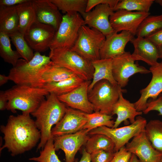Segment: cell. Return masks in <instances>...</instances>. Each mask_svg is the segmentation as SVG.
Masks as SVG:
<instances>
[{
    "label": "cell",
    "mask_w": 162,
    "mask_h": 162,
    "mask_svg": "<svg viewBox=\"0 0 162 162\" xmlns=\"http://www.w3.org/2000/svg\"><path fill=\"white\" fill-rule=\"evenodd\" d=\"M0 130L4 141L0 152L6 148L13 156L31 150L41 138L40 131L28 114L10 116L6 124L1 126Z\"/></svg>",
    "instance_id": "cell-1"
},
{
    "label": "cell",
    "mask_w": 162,
    "mask_h": 162,
    "mask_svg": "<svg viewBox=\"0 0 162 162\" xmlns=\"http://www.w3.org/2000/svg\"><path fill=\"white\" fill-rule=\"evenodd\" d=\"M46 97V99L43 100L31 114L35 118V124L41 133L37 150L43 149L47 141L53 137L51 134L52 127L61 120L67 108L55 94L50 93Z\"/></svg>",
    "instance_id": "cell-2"
},
{
    "label": "cell",
    "mask_w": 162,
    "mask_h": 162,
    "mask_svg": "<svg viewBox=\"0 0 162 162\" xmlns=\"http://www.w3.org/2000/svg\"><path fill=\"white\" fill-rule=\"evenodd\" d=\"M5 92L8 99L6 110L13 113L19 110L28 114L34 112L50 94L44 88L26 85H16Z\"/></svg>",
    "instance_id": "cell-3"
},
{
    "label": "cell",
    "mask_w": 162,
    "mask_h": 162,
    "mask_svg": "<svg viewBox=\"0 0 162 162\" xmlns=\"http://www.w3.org/2000/svg\"><path fill=\"white\" fill-rule=\"evenodd\" d=\"M49 56L55 64L72 71L85 81L92 80L94 70L91 62L71 49L50 50Z\"/></svg>",
    "instance_id": "cell-4"
},
{
    "label": "cell",
    "mask_w": 162,
    "mask_h": 162,
    "mask_svg": "<svg viewBox=\"0 0 162 162\" xmlns=\"http://www.w3.org/2000/svg\"><path fill=\"white\" fill-rule=\"evenodd\" d=\"M121 91L126 92V90L106 80L97 82L88 94V100L93 106L94 111L112 115L113 107L119 98Z\"/></svg>",
    "instance_id": "cell-5"
},
{
    "label": "cell",
    "mask_w": 162,
    "mask_h": 162,
    "mask_svg": "<svg viewBox=\"0 0 162 162\" xmlns=\"http://www.w3.org/2000/svg\"><path fill=\"white\" fill-rule=\"evenodd\" d=\"M106 38L98 30L83 25L80 28L76 41L70 49L91 62L100 59V50Z\"/></svg>",
    "instance_id": "cell-6"
},
{
    "label": "cell",
    "mask_w": 162,
    "mask_h": 162,
    "mask_svg": "<svg viewBox=\"0 0 162 162\" xmlns=\"http://www.w3.org/2000/svg\"><path fill=\"white\" fill-rule=\"evenodd\" d=\"M50 57L35 52L33 58L27 62L20 59L10 70L8 76L9 80L16 85H26L33 87L35 78L39 70L49 63Z\"/></svg>",
    "instance_id": "cell-7"
},
{
    "label": "cell",
    "mask_w": 162,
    "mask_h": 162,
    "mask_svg": "<svg viewBox=\"0 0 162 162\" xmlns=\"http://www.w3.org/2000/svg\"><path fill=\"white\" fill-rule=\"evenodd\" d=\"M83 25V19L79 13L71 15L65 14L63 15L50 46V50L71 49L76 41L80 28Z\"/></svg>",
    "instance_id": "cell-8"
},
{
    "label": "cell",
    "mask_w": 162,
    "mask_h": 162,
    "mask_svg": "<svg viewBox=\"0 0 162 162\" xmlns=\"http://www.w3.org/2000/svg\"><path fill=\"white\" fill-rule=\"evenodd\" d=\"M147 123L146 120L139 116L129 125L117 128L102 126L90 131L88 134H102L107 136L114 143V151L116 152L125 146L132 138L144 131Z\"/></svg>",
    "instance_id": "cell-9"
},
{
    "label": "cell",
    "mask_w": 162,
    "mask_h": 162,
    "mask_svg": "<svg viewBox=\"0 0 162 162\" xmlns=\"http://www.w3.org/2000/svg\"><path fill=\"white\" fill-rule=\"evenodd\" d=\"M135 60L129 52L112 59V74L114 79L122 88L126 86L129 78L138 73L147 74L150 73L149 70L140 65Z\"/></svg>",
    "instance_id": "cell-10"
},
{
    "label": "cell",
    "mask_w": 162,
    "mask_h": 162,
    "mask_svg": "<svg viewBox=\"0 0 162 162\" xmlns=\"http://www.w3.org/2000/svg\"><path fill=\"white\" fill-rule=\"evenodd\" d=\"M56 31L52 26L36 20L24 35L30 47L35 52H43L49 48Z\"/></svg>",
    "instance_id": "cell-11"
},
{
    "label": "cell",
    "mask_w": 162,
    "mask_h": 162,
    "mask_svg": "<svg viewBox=\"0 0 162 162\" xmlns=\"http://www.w3.org/2000/svg\"><path fill=\"white\" fill-rule=\"evenodd\" d=\"M150 14L149 12L120 10L114 11L110 17L109 20L115 32L126 31L135 36L141 23Z\"/></svg>",
    "instance_id": "cell-12"
},
{
    "label": "cell",
    "mask_w": 162,
    "mask_h": 162,
    "mask_svg": "<svg viewBox=\"0 0 162 162\" xmlns=\"http://www.w3.org/2000/svg\"><path fill=\"white\" fill-rule=\"evenodd\" d=\"M114 12L113 9L108 5H98L82 15L84 25L98 30L106 38L108 37L115 32L109 20Z\"/></svg>",
    "instance_id": "cell-13"
},
{
    "label": "cell",
    "mask_w": 162,
    "mask_h": 162,
    "mask_svg": "<svg viewBox=\"0 0 162 162\" xmlns=\"http://www.w3.org/2000/svg\"><path fill=\"white\" fill-rule=\"evenodd\" d=\"M88 134L86 130L83 129L74 133L53 137L55 150L63 151L65 162H74L77 152L89 138Z\"/></svg>",
    "instance_id": "cell-14"
},
{
    "label": "cell",
    "mask_w": 162,
    "mask_h": 162,
    "mask_svg": "<svg viewBox=\"0 0 162 162\" xmlns=\"http://www.w3.org/2000/svg\"><path fill=\"white\" fill-rule=\"evenodd\" d=\"M135 155L139 162H160L162 153L155 149L147 137L145 130L134 136L125 146Z\"/></svg>",
    "instance_id": "cell-15"
},
{
    "label": "cell",
    "mask_w": 162,
    "mask_h": 162,
    "mask_svg": "<svg viewBox=\"0 0 162 162\" xmlns=\"http://www.w3.org/2000/svg\"><path fill=\"white\" fill-rule=\"evenodd\" d=\"M87 113L68 107L61 120L52 128L53 137L75 133L83 129L86 124Z\"/></svg>",
    "instance_id": "cell-16"
},
{
    "label": "cell",
    "mask_w": 162,
    "mask_h": 162,
    "mask_svg": "<svg viewBox=\"0 0 162 162\" xmlns=\"http://www.w3.org/2000/svg\"><path fill=\"white\" fill-rule=\"evenodd\" d=\"M149 70L152 74L151 80L146 87L140 90V98L133 103L139 112H143L146 109L149 98L156 99L162 92V62L151 66Z\"/></svg>",
    "instance_id": "cell-17"
},
{
    "label": "cell",
    "mask_w": 162,
    "mask_h": 162,
    "mask_svg": "<svg viewBox=\"0 0 162 162\" xmlns=\"http://www.w3.org/2000/svg\"><path fill=\"white\" fill-rule=\"evenodd\" d=\"M91 82L85 81L71 92L58 96V99L69 107L87 114L93 112L94 107L88 97V87Z\"/></svg>",
    "instance_id": "cell-18"
},
{
    "label": "cell",
    "mask_w": 162,
    "mask_h": 162,
    "mask_svg": "<svg viewBox=\"0 0 162 162\" xmlns=\"http://www.w3.org/2000/svg\"><path fill=\"white\" fill-rule=\"evenodd\" d=\"M130 32H116L107 37L100 51V59H112L124 53L127 44L134 37Z\"/></svg>",
    "instance_id": "cell-19"
},
{
    "label": "cell",
    "mask_w": 162,
    "mask_h": 162,
    "mask_svg": "<svg viewBox=\"0 0 162 162\" xmlns=\"http://www.w3.org/2000/svg\"><path fill=\"white\" fill-rule=\"evenodd\" d=\"M32 3L36 20L52 26L56 31L63 17L57 7L50 0H32Z\"/></svg>",
    "instance_id": "cell-20"
},
{
    "label": "cell",
    "mask_w": 162,
    "mask_h": 162,
    "mask_svg": "<svg viewBox=\"0 0 162 162\" xmlns=\"http://www.w3.org/2000/svg\"><path fill=\"white\" fill-rule=\"evenodd\" d=\"M76 75L72 71L58 65L51 61L39 70L33 87L43 88L46 84L59 82Z\"/></svg>",
    "instance_id": "cell-21"
},
{
    "label": "cell",
    "mask_w": 162,
    "mask_h": 162,
    "mask_svg": "<svg viewBox=\"0 0 162 162\" xmlns=\"http://www.w3.org/2000/svg\"><path fill=\"white\" fill-rule=\"evenodd\" d=\"M134 50L131 56L135 61L141 60L151 66L156 64L159 58L158 47L146 38L134 37L130 41Z\"/></svg>",
    "instance_id": "cell-22"
},
{
    "label": "cell",
    "mask_w": 162,
    "mask_h": 162,
    "mask_svg": "<svg viewBox=\"0 0 162 162\" xmlns=\"http://www.w3.org/2000/svg\"><path fill=\"white\" fill-rule=\"evenodd\" d=\"M119 92V98L113 106L111 115H116L117 117L113 128H117L123 122L128 119L132 124L135 121L137 116L141 115L142 112L138 111L135 108L133 103L124 98L123 93Z\"/></svg>",
    "instance_id": "cell-23"
},
{
    "label": "cell",
    "mask_w": 162,
    "mask_h": 162,
    "mask_svg": "<svg viewBox=\"0 0 162 162\" xmlns=\"http://www.w3.org/2000/svg\"><path fill=\"white\" fill-rule=\"evenodd\" d=\"M91 63L94 71L88 92L97 82L102 80H108L115 85H118L112 74V59H100L91 62Z\"/></svg>",
    "instance_id": "cell-24"
},
{
    "label": "cell",
    "mask_w": 162,
    "mask_h": 162,
    "mask_svg": "<svg viewBox=\"0 0 162 162\" xmlns=\"http://www.w3.org/2000/svg\"><path fill=\"white\" fill-rule=\"evenodd\" d=\"M19 18L15 6H0V32L8 35L18 30Z\"/></svg>",
    "instance_id": "cell-25"
},
{
    "label": "cell",
    "mask_w": 162,
    "mask_h": 162,
    "mask_svg": "<svg viewBox=\"0 0 162 162\" xmlns=\"http://www.w3.org/2000/svg\"><path fill=\"white\" fill-rule=\"evenodd\" d=\"M85 81L76 75L59 82L46 84L43 88L46 89L49 93H53L58 96L71 92Z\"/></svg>",
    "instance_id": "cell-26"
},
{
    "label": "cell",
    "mask_w": 162,
    "mask_h": 162,
    "mask_svg": "<svg viewBox=\"0 0 162 162\" xmlns=\"http://www.w3.org/2000/svg\"><path fill=\"white\" fill-rule=\"evenodd\" d=\"M19 18L18 31L25 35L32 24L36 21L32 0L16 6Z\"/></svg>",
    "instance_id": "cell-27"
},
{
    "label": "cell",
    "mask_w": 162,
    "mask_h": 162,
    "mask_svg": "<svg viewBox=\"0 0 162 162\" xmlns=\"http://www.w3.org/2000/svg\"><path fill=\"white\" fill-rule=\"evenodd\" d=\"M89 137L86 143V150L90 154L98 150L114 151L115 144L106 135L95 134Z\"/></svg>",
    "instance_id": "cell-28"
},
{
    "label": "cell",
    "mask_w": 162,
    "mask_h": 162,
    "mask_svg": "<svg viewBox=\"0 0 162 162\" xmlns=\"http://www.w3.org/2000/svg\"><path fill=\"white\" fill-rule=\"evenodd\" d=\"M145 132L154 148L162 152V121L150 120L146 126Z\"/></svg>",
    "instance_id": "cell-29"
},
{
    "label": "cell",
    "mask_w": 162,
    "mask_h": 162,
    "mask_svg": "<svg viewBox=\"0 0 162 162\" xmlns=\"http://www.w3.org/2000/svg\"><path fill=\"white\" fill-rule=\"evenodd\" d=\"M162 29V14L148 16L142 22L136 35L137 37L146 38Z\"/></svg>",
    "instance_id": "cell-30"
},
{
    "label": "cell",
    "mask_w": 162,
    "mask_h": 162,
    "mask_svg": "<svg viewBox=\"0 0 162 162\" xmlns=\"http://www.w3.org/2000/svg\"><path fill=\"white\" fill-rule=\"evenodd\" d=\"M9 35L0 32V55L4 61L12 65L16 64L18 61L21 58L18 52L12 50Z\"/></svg>",
    "instance_id": "cell-31"
},
{
    "label": "cell",
    "mask_w": 162,
    "mask_h": 162,
    "mask_svg": "<svg viewBox=\"0 0 162 162\" xmlns=\"http://www.w3.org/2000/svg\"><path fill=\"white\" fill-rule=\"evenodd\" d=\"M87 121L83 129L88 133L96 128L102 126L113 128L114 124L112 120V116L107 115L100 112H94L86 114Z\"/></svg>",
    "instance_id": "cell-32"
},
{
    "label": "cell",
    "mask_w": 162,
    "mask_h": 162,
    "mask_svg": "<svg viewBox=\"0 0 162 162\" xmlns=\"http://www.w3.org/2000/svg\"><path fill=\"white\" fill-rule=\"evenodd\" d=\"M88 0H50L63 13L69 15L79 13L82 16L85 13Z\"/></svg>",
    "instance_id": "cell-33"
},
{
    "label": "cell",
    "mask_w": 162,
    "mask_h": 162,
    "mask_svg": "<svg viewBox=\"0 0 162 162\" xmlns=\"http://www.w3.org/2000/svg\"><path fill=\"white\" fill-rule=\"evenodd\" d=\"M8 35L21 58L27 62L30 61L33 57L34 53L26 41L24 35L18 30Z\"/></svg>",
    "instance_id": "cell-34"
},
{
    "label": "cell",
    "mask_w": 162,
    "mask_h": 162,
    "mask_svg": "<svg viewBox=\"0 0 162 162\" xmlns=\"http://www.w3.org/2000/svg\"><path fill=\"white\" fill-rule=\"evenodd\" d=\"M154 0H120L113 9L114 11L124 10L129 11L148 13Z\"/></svg>",
    "instance_id": "cell-35"
},
{
    "label": "cell",
    "mask_w": 162,
    "mask_h": 162,
    "mask_svg": "<svg viewBox=\"0 0 162 162\" xmlns=\"http://www.w3.org/2000/svg\"><path fill=\"white\" fill-rule=\"evenodd\" d=\"M54 139L52 137L47 141L44 148L40 152L39 156L29 158L30 160L37 162H62L55 152Z\"/></svg>",
    "instance_id": "cell-36"
},
{
    "label": "cell",
    "mask_w": 162,
    "mask_h": 162,
    "mask_svg": "<svg viewBox=\"0 0 162 162\" xmlns=\"http://www.w3.org/2000/svg\"><path fill=\"white\" fill-rule=\"evenodd\" d=\"M115 152L100 150L90 154L91 162H110L113 158Z\"/></svg>",
    "instance_id": "cell-37"
},
{
    "label": "cell",
    "mask_w": 162,
    "mask_h": 162,
    "mask_svg": "<svg viewBox=\"0 0 162 162\" xmlns=\"http://www.w3.org/2000/svg\"><path fill=\"white\" fill-rule=\"evenodd\" d=\"M152 111L158 112V115L162 116V97L160 95L155 99H150L147 102L146 109L143 111L145 114H147Z\"/></svg>",
    "instance_id": "cell-38"
},
{
    "label": "cell",
    "mask_w": 162,
    "mask_h": 162,
    "mask_svg": "<svg viewBox=\"0 0 162 162\" xmlns=\"http://www.w3.org/2000/svg\"><path fill=\"white\" fill-rule=\"evenodd\" d=\"M120 0H88L86 12L92 10L96 6L100 4H106L114 9Z\"/></svg>",
    "instance_id": "cell-39"
},
{
    "label": "cell",
    "mask_w": 162,
    "mask_h": 162,
    "mask_svg": "<svg viewBox=\"0 0 162 162\" xmlns=\"http://www.w3.org/2000/svg\"><path fill=\"white\" fill-rule=\"evenodd\" d=\"M132 154L126 149L125 146L121 148L115 152L114 155L110 162H129Z\"/></svg>",
    "instance_id": "cell-40"
},
{
    "label": "cell",
    "mask_w": 162,
    "mask_h": 162,
    "mask_svg": "<svg viewBox=\"0 0 162 162\" xmlns=\"http://www.w3.org/2000/svg\"><path fill=\"white\" fill-rule=\"evenodd\" d=\"M146 38L158 47L162 46V29Z\"/></svg>",
    "instance_id": "cell-41"
},
{
    "label": "cell",
    "mask_w": 162,
    "mask_h": 162,
    "mask_svg": "<svg viewBox=\"0 0 162 162\" xmlns=\"http://www.w3.org/2000/svg\"><path fill=\"white\" fill-rule=\"evenodd\" d=\"M29 0H0V6L4 7L15 6L28 1Z\"/></svg>",
    "instance_id": "cell-42"
},
{
    "label": "cell",
    "mask_w": 162,
    "mask_h": 162,
    "mask_svg": "<svg viewBox=\"0 0 162 162\" xmlns=\"http://www.w3.org/2000/svg\"><path fill=\"white\" fill-rule=\"evenodd\" d=\"M8 99L5 91H0V110L3 111L7 109Z\"/></svg>",
    "instance_id": "cell-43"
},
{
    "label": "cell",
    "mask_w": 162,
    "mask_h": 162,
    "mask_svg": "<svg viewBox=\"0 0 162 162\" xmlns=\"http://www.w3.org/2000/svg\"><path fill=\"white\" fill-rule=\"evenodd\" d=\"M76 162H91L90 154L88 153L85 149L82 151V157L80 160Z\"/></svg>",
    "instance_id": "cell-44"
},
{
    "label": "cell",
    "mask_w": 162,
    "mask_h": 162,
    "mask_svg": "<svg viewBox=\"0 0 162 162\" xmlns=\"http://www.w3.org/2000/svg\"><path fill=\"white\" fill-rule=\"evenodd\" d=\"M9 80V77L8 76L4 74H0V86H2L7 83Z\"/></svg>",
    "instance_id": "cell-45"
},
{
    "label": "cell",
    "mask_w": 162,
    "mask_h": 162,
    "mask_svg": "<svg viewBox=\"0 0 162 162\" xmlns=\"http://www.w3.org/2000/svg\"><path fill=\"white\" fill-rule=\"evenodd\" d=\"M129 162H139V161L136 156L134 154H132Z\"/></svg>",
    "instance_id": "cell-46"
},
{
    "label": "cell",
    "mask_w": 162,
    "mask_h": 162,
    "mask_svg": "<svg viewBox=\"0 0 162 162\" xmlns=\"http://www.w3.org/2000/svg\"><path fill=\"white\" fill-rule=\"evenodd\" d=\"M159 58L162 59V46H158Z\"/></svg>",
    "instance_id": "cell-47"
},
{
    "label": "cell",
    "mask_w": 162,
    "mask_h": 162,
    "mask_svg": "<svg viewBox=\"0 0 162 162\" xmlns=\"http://www.w3.org/2000/svg\"><path fill=\"white\" fill-rule=\"evenodd\" d=\"M155 2L159 4L162 7V0H156L154 1Z\"/></svg>",
    "instance_id": "cell-48"
},
{
    "label": "cell",
    "mask_w": 162,
    "mask_h": 162,
    "mask_svg": "<svg viewBox=\"0 0 162 162\" xmlns=\"http://www.w3.org/2000/svg\"><path fill=\"white\" fill-rule=\"evenodd\" d=\"M161 153H162V152H161ZM160 162H162V155H161V157Z\"/></svg>",
    "instance_id": "cell-49"
},
{
    "label": "cell",
    "mask_w": 162,
    "mask_h": 162,
    "mask_svg": "<svg viewBox=\"0 0 162 162\" xmlns=\"http://www.w3.org/2000/svg\"><path fill=\"white\" fill-rule=\"evenodd\" d=\"M161 96H162V94H161Z\"/></svg>",
    "instance_id": "cell-50"
},
{
    "label": "cell",
    "mask_w": 162,
    "mask_h": 162,
    "mask_svg": "<svg viewBox=\"0 0 162 162\" xmlns=\"http://www.w3.org/2000/svg\"></svg>",
    "instance_id": "cell-51"
}]
</instances>
